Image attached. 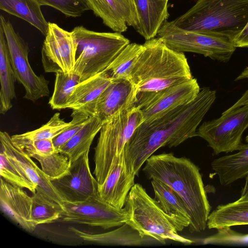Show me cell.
I'll use <instances>...</instances> for the list:
<instances>
[{"label": "cell", "mask_w": 248, "mask_h": 248, "mask_svg": "<svg viewBox=\"0 0 248 248\" xmlns=\"http://www.w3.org/2000/svg\"><path fill=\"white\" fill-rule=\"evenodd\" d=\"M216 91L204 87L191 102L150 122L141 123L126 143L125 164L138 175L141 167L159 148L176 147L196 137L198 127L216 98Z\"/></svg>", "instance_id": "6da1fadb"}, {"label": "cell", "mask_w": 248, "mask_h": 248, "mask_svg": "<svg viewBox=\"0 0 248 248\" xmlns=\"http://www.w3.org/2000/svg\"><path fill=\"white\" fill-rule=\"evenodd\" d=\"M145 163L142 170L149 179L166 184L183 200L190 217L189 232L204 231L211 206L199 168L189 159L172 153L152 155Z\"/></svg>", "instance_id": "7a4b0ae2"}, {"label": "cell", "mask_w": 248, "mask_h": 248, "mask_svg": "<svg viewBox=\"0 0 248 248\" xmlns=\"http://www.w3.org/2000/svg\"><path fill=\"white\" fill-rule=\"evenodd\" d=\"M192 78L183 52L157 37L146 40L130 78L136 87L135 106L140 108L161 90Z\"/></svg>", "instance_id": "3957f363"}, {"label": "cell", "mask_w": 248, "mask_h": 248, "mask_svg": "<svg viewBox=\"0 0 248 248\" xmlns=\"http://www.w3.org/2000/svg\"><path fill=\"white\" fill-rule=\"evenodd\" d=\"M171 21L181 29L222 38L233 44L248 22V0H198Z\"/></svg>", "instance_id": "277c9868"}, {"label": "cell", "mask_w": 248, "mask_h": 248, "mask_svg": "<svg viewBox=\"0 0 248 248\" xmlns=\"http://www.w3.org/2000/svg\"><path fill=\"white\" fill-rule=\"evenodd\" d=\"M77 44L73 73L81 81L104 71L130 41L121 33L98 32L83 26L72 31Z\"/></svg>", "instance_id": "5b68a950"}, {"label": "cell", "mask_w": 248, "mask_h": 248, "mask_svg": "<svg viewBox=\"0 0 248 248\" xmlns=\"http://www.w3.org/2000/svg\"><path fill=\"white\" fill-rule=\"evenodd\" d=\"M124 207L129 213L126 223L136 229L142 237H152L163 244L167 240L188 245L194 243L178 233L158 202L151 197L140 184L133 186Z\"/></svg>", "instance_id": "8992f818"}, {"label": "cell", "mask_w": 248, "mask_h": 248, "mask_svg": "<svg viewBox=\"0 0 248 248\" xmlns=\"http://www.w3.org/2000/svg\"><path fill=\"white\" fill-rule=\"evenodd\" d=\"M143 122L140 108L134 106L103 123L94 149L93 174L99 185L104 182L114 158L124 151L126 143Z\"/></svg>", "instance_id": "52a82bcc"}, {"label": "cell", "mask_w": 248, "mask_h": 248, "mask_svg": "<svg viewBox=\"0 0 248 248\" xmlns=\"http://www.w3.org/2000/svg\"><path fill=\"white\" fill-rule=\"evenodd\" d=\"M156 37L174 51L200 54L223 62L229 61L236 48L228 40L184 30L168 20L161 27Z\"/></svg>", "instance_id": "ba28073f"}, {"label": "cell", "mask_w": 248, "mask_h": 248, "mask_svg": "<svg viewBox=\"0 0 248 248\" xmlns=\"http://www.w3.org/2000/svg\"><path fill=\"white\" fill-rule=\"evenodd\" d=\"M1 25L7 40L11 62L15 79L25 89L24 98L32 102L48 96L49 81L43 75L38 76L33 71L28 60L30 48L27 43L15 31L12 23L0 16Z\"/></svg>", "instance_id": "9c48e42d"}, {"label": "cell", "mask_w": 248, "mask_h": 248, "mask_svg": "<svg viewBox=\"0 0 248 248\" xmlns=\"http://www.w3.org/2000/svg\"><path fill=\"white\" fill-rule=\"evenodd\" d=\"M248 127V105L227 112L216 119L203 122L197 129L196 137L205 140L215 155L238 150L242 136Z\"/></svg>", "instance_id": "30bf717a"}, {"label": "cell", "mask_w": 248, "mask_h": 248, "mask_svg": "<svg viewBox=\"0 0 248 248\" xmlns=\"http://www.w3.org/2000/svg\"><path fill=\"white\" fill-rule=\"evenodd\" d=\"M63 207V221L103 229L119 227L129 218L125 207L117 209L103 201L99 195L82 202L65 201Z\"/></svg>", "instance_id": "8fae6325"}, {"label": "cell", "mask_w": 248, "mask_h": 248, "mask_svg": "<svg viewBox=\"0 0 248 248\" xmlns=\"http://www.w3.org/2000/svg\"><path fill=\"white\" fill-rule=\"evenodd\" d=\"M77 49V44L72 31L48 22L41 52L45 72L56 73L62 71L68 74L73 73Z\"/></svg>", "instance_id": "7c38bea8"}, {"label": "cell", "mask_w": 248, "mask_h": 248, "mask_svg": "<svg viewBox=\"0 0 248 248\" xmlns=\"http://www.w3.org/2000/svg\"><path fill=\"white\" fill-rule=\"evenodd\" d=\"M89 151L71 163L68 174L51 181L64 201L82 202L99 195V184L90 170Z\"/></svg>", "instance_id": "4fadbf2b"}, {"label": "cell", "mask_w": 248, "mask_h": 248, "mask_svg": "<svg viewBox=\"0 0 248 248\" xmlns=\"http://www.w3.org/2000/svg\"><path fill=\"white\" fill-rule=\"evenodd\" d=\"M201 88L195 78L170 86L156 93L140 108L143 122H152L195 99Z\"/></svg>", "instance_id": "5bb4252c"}, {"label": "cell", "mask_w": 248, "mask_h": 248, "mask_svg": "<svg viewBox=\"0 0 248 248\" xmlns=\"http://www.w3.org/2000/svg\"><path fill=\"white\" fill-rule=\"evenodd\" d=\"M136 87L131 79L112 80L98 98L94 116L103 123L135 105Z\"/></svg>", "instance_id": "9a60e30c"}, {"label": "cell", "mask_w": 248, "mask_h": 248, "mask_svg": "<svg viewBox=\"0 0 248 248\" xmlns=\"http://www.w3.org/2000/svg\"><path fill=\"white\" fill-rule=\"evenodd\" d=\"M135 176L126 166L124 151L114 158L107 177L102 185H98L99 197L111 206L122 209L135 184Z\"/></svg>", "instance_id": "2e32d148"}, {"label": "cell", "mask_w": 248, "mask_h": 248, "mask_svg": "<svg viewBox=\"0 0 248 248\" xmlns=\"http://www.w3.org/2000/svg\"><path fill=\"white\" fill-rule=\"evenodd\" d=\"M90 10L114 32L136 28L139 17L134 0H85Z\"/></svg>", "instance_id": "e0dca14e"}, {"label": "cell", "mask_w": 248, "mask_h": 248, "mask_svg": "<svg viewBox=\"0 0 248 248\" xmlns=\"http://www.w3.org/2000/svg\"><path fill=\"white\" fill-rule=\"evenodd\" d=\"M0 203L2 210L23 229L33 232L36 226L31 217L32 198L23 188L0 177Z\"/></svg>", "instance_id": "ac0fdd59"}, {"label": "cell", "mask_w": 248, "mask_h": 248, "mask_svg": "<svg viewBox=\"0 0 248 248\" xmlns=\"http://www.w3.org/2000/svg\"><path fill=\"white\" fill-rule=\"evenodd\" d=\"M0 146L18 162L30 180L63 209L65 201L51 181L25 151L14 143L11 136L6 132L0 131Z\"/></svg>", "instance_id": "d6986e66"}, {"label": "cell", "mask_w": 248, "mask_h": 248, "mask_svg": "<svg viewBox=\"0 0 248 248\" xmlns=\"http://www.w3.org/2000/svg\"><path fill=\"white\" fill-rule=\"evenodd\" d=\"M105 71L80 81L75 87L66 108L78 110L92 117L96 101L112 81Z\"/></svg>", "instance_id": "ffe728a7"}, {"label": "cell", "mask_w": 248, "mask_h": 248, "mask_svg": "<svg viewBox=\"0 0 248 248\" xmlns=\"http://www.w3.org/2000/svg\"><path fill=\"white\" fill-rule=\"evenodd\" d=\"M169 0H134L139 23L136 31L146 40L155 38L169 16Z\"/></svg>", "instance_id": "44dd1931"}, {"label": "cell", "mask_w": 248, "mask_h": 248, "mask_svg": "<svg viewBox=\"0 0 248 248\" xmlns=\"http://www.w3.org/2000/svg\"><path fill=\"white\" fill-rule=\"evenodd\" d=\"M155 199L168 217L178 232L188 227L190 217L186 206L180 196L164 183L151 180Z\"/></svg>", "instance_id": "7402d4cb"}, {"label": "cell", "mask_w": 248, "mask_h": 248, "mask_svg": "<svg viewBox=\"0 0 248 248\" xmlns=\"http://www.w3.org/2000/svg\"><path fill=\"white\" fill-rule=\"evenodd\" d=\"M69 230L85 241L101 245L141 246L156 241L150 237H142L136 229L126 223L117 229L102 233H87L73 227L69 228Z\"/></svg>", "instance_id": "603a6c76"}, {"label": "cell", "mask_w": 248, "mask_h": 248, "mask_svg": "<svg viewBox=\"0 0 248 248\" xmlns=\"http://www.w3.org/2000/svg\"><path fill=\"white\" fill-rule=\"evenodd\" d=\"M237 151L235 154L217 158L211 163L223 186L248 176V143H241Z\"/></svg>", "instance_id": "cb8c5ba5"}, {"label": "cell", "mask_w": 248, "mask_h": 248, "mask_svg": "<svg viewBox=\"0 0 248 248\" xmlns=\"http://www.w3.org/2000/svg\"><path fill=\"white\" fill-rule=\"evenodd\" d=\"M15 78L7 40L0 25V113L2 114L12 107V101L16 97Z\"/></svg>", "instance_id": "d4e9b609"}, {"label": "cell", "mask_w": 248, "mask_h": 248, "mask_svg": "<svg viewBox=\"0 0 248 248\" xmlns=\"http://www.w3.org/2000/svg\"><path fill=\"white\" fill-rule=\"evenodd\" d=\"M37 0H0V9L25 20L37 29L44 36L48 22L45 19Z\"/></svg>", "instance_id": "484cf974"}, {"label": "cell", "mask_w": 248, "mask_h": 248, "mask_svg": "<svg viewBox=\"0 0 248 248\" xmlns=\"http://www.w3.org/2000/svg\"><path fill=\"white\" fill-rule=\"evenodd\" d=\"M248 225V201L218 205L210 214L207 226L218 229L225 227Z\"/></svg>", "instance_id": "4316f807"}, {"label": "cell", "mask_w": 248, "mask_h": 248, "mask_svg": "<svg viewBox=\"0 0 248 248\" xmlns=\"http://www.w3.org/2000/svg\"><path fill=\"white\" fill-rule=\"evenodd\" d=\"M102 124L97 117H91L84 126L59 149L60 152L66 155L72 163L90 150Z\"/></svg>", "instance_id": "83f0119b"}, {"label": "cell", "mask_w": 248, "mask_h": 248, "mask_svg": "<svg viewBox=\"0 0 248 248\" xmlns=\"http://www.w3.org/2000/svg\"><path fill=\"white\" fill-rule=\"evenodd\" d=\"M31 198V217L36 226L52 223L62 217V207L39 187L37 186Z\"/></svg>", "instance_id": "f1b7e54d"}, {"label": "cell", "mask_w": 248, "mask_h": 248, "mask_svg": "<svg viewBox=\"0 0 248 248\" xmlns=\"http://www.w3.org/2000/svg\"><path fill=\"white\" fill-rule=\"evenodd\" d=\"M72 124L61 118L60 113H55L50 119L40 127L23 134L11 136L14 143L21 149L28 143L36 140L53 139Z\"/></svg>", "instance_id": "f546056e"}, {"label": "cell", "mask_w": 248, "mask_h": 248, "mask_svg": "<svg viewBox=\"0 0 248 248\" xmlns=\"http://www.w3.org/2000/svg\"><path fill=\"white\" fill-rule=\"evenodd\" d=\"M143 48V45L129 43L118 55L105 70L112 80L130 79L133 69Z\"/></svg>", "instance_id": "4dcf8cb0"}, {"label": "cell", "mask_w": 248, "mask_h": 248, "mask_svg": "<svg viewBox=\"0 0 248 248\" xmlns=\"http://www.w3.org/2000/svg\"><path fill=\"white\" fill-rule=\"evenodd\" d=\"M0 177L11 185L25 188L32 193L37 186L27 176L18 162L0 146Z\"/></svg>", "instance_id": "1f68e13d"}, {"label": "cell", "mask_w": 248, "mask_h": 248, "mask_svg": "<svg viewBox=\"0 0 248 248\" xmlns=\"http://www.w3.org/2000/svg\"><path fill=\"white\" fill-rule=\"evenodd\" d=\"M55 74L54 91L48 104L52 109L60 110L66 108L75 87L81 80L80 77L74 73L59 71Z\"/></svg>", "instance_id": "d6a6232c"}, {"label": "cell", "mask_w": 248, "mask_h": 248, "mask_svg": "<svg viewBox=\"0 0 248 248\" xmlns=\"http://www.w3.org/2000/svg\"><path fill=\"white\" fill-rule=\"evenodd\" d=\"M28 155L39 162L41 170L50 181L59 179L69 172L71 163L69 158L60 151L44 155L36 154Z\"/></svg>", "instance_id": "836d02e7"}, {"label": "cell", "mask_w": 248, "mask_h": 248, "mask_svg": "<svg viewBox=\"0 0 248 248\" xmlns=\"http://www.w3.org/2000/svg\"><path fill=\"white\" fill-rule=\"evenodd\" d=\"M203 244L248 245V234L236 232L225 227L214 234L199 240Z\"/></svg>", "instance_id": "e575fe53"}, {"label": "cell", "mask_w": 248, "mask_h": 248, "mask_svg": "<svg viewBox=\"0 0 248 248\" xmlns=\"http://www.w3.org/2000/svg\"><path fill=\"white\" fill-rule=\"evenodd\" d=\"M41 6L53 7L67 17L81 16L90 10L85 0H37Z\"/></svg>", "instance_id": "d590c367"}, {"label": "cell", "mask_w": 248, "mask_h": 248, "mask_svg": "<svg viewBox=\"0 0 248 248\" xmlns=\"http://www.w3.org/2000/svg\"><path fill=\"white\" fill-rule=\"evenodd\" d=\"M71 117L72 124L53 139L54 145L58 151L84 126L91 117L84 113L76 110H73Z\"/></svg>", "instance_id": "8d00e7d4"}, {"label": "cell", "mask_w": 248, "mask_h": 248, "mask_svg": "<svg viewBox=\"0 0 248 248\" xmlns=\"http://www.w3.org/2000/svg\"><path fill=\"white\" fill-rule=\"evenodd\" d=\"M29 155L36 154L40 155L52 154L57 150L54 145L53 139H43L32 141L26 145L22 149Z\"/></svg>", "instance_id": "74e56055"}, {"label": "cell", "mask_w": 248, "mask_h": 248, "mask_svg": "<svg viewBox=\"0 0 248 248\" xmlns=\"http://www.w3.org/2000/svg\"><path fill=\"white\" fill-rule=\"evenodd\" d=\"M243 79L248 80V66L246 67L241 73L235 78V81ZM248 104V89L243 94L242 96L230 108L224 112H227L234 109Z\"/></svg>", "instance_id": "f35d334b"}, {"label": "cell", "mask_w": 248, "mask_h": 248, "mask_svg": "<svg viewBox=\"0 0 248 248\" xmlns=\"http://www.w3.org/2000/svg\"><path fill=\"white\" fill-rule=\"evenodd\" d=\"M233 44L236 47H248V22Z\"/></svg>", "instance_id": "ab89813d"}, {"label": "cell", "mask_w": 248, "mask_h": 248, "mask_svg": "<svg viewBox=\"0 0 248 248\" xmlns=\"http://www.w3.org/2000/svg\"><path fill=\"white\" fill-rule=\"evenodd\" d=\"M238 201L240 202L248 201V177L246 179V183L241 191V194Z\"/></svg>", "instance_id": "60d3db41"}, {"label": "cell", "mask_w": 248, "mask_h": 248, "mask_svg": "<svg viewBox=\"0 0 248 248\" xmlns=\"http://www.w3.org/2000/svg\"><path fill=\"white\" fill-rule=\"evenodd\" d=\"M246 141L248 143V135L246 138Z\"/></svg>", "instance_id": "b9f144b4"}, {"label": "cell", "mask_w": 248, "mask_h": 248, "mask_svg": "<svg viewBox=\"0 0 248 248\" xmlns=\"http://www.w3.org/2000/svg\"><path fill=\"white\" fill-rule=\"evenodd\" d=\"M247 105H248V104H247Z\"/></svg>", "instance_id": "7bdbcfd3"}]
</instances>
